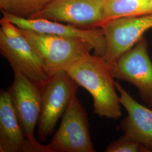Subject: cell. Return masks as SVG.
<instances>
[{
  "instance_id": "obj_17",
  "label": "cell",
  "mask_w": 152,
  "mask_h": 152,
  "mask_svg": "<svg viewBox=\"0 0 152 152\" xmlns=\"http://www.w3.org/2000/svg\"><path fill=\"white\" fill-rule=\"evenodd\" d=\"M102 1H105H105H108V0H102Z\"/></svg>"
},
{
  "instance_id": "obj_15",
  "label": "cell",
  "mask_w": 152,
  "mask_h": 152,
  "mask_svg": "<svg viewBox=\"0 0 152 152\" xmlns=\"http://www.w3.org/2000/svg\"><path fill=\"white\" fill-rule=\"evenodd\" d=\"M106 152H149L140 143L124 135L120 139L110 142L105 149Z\"/></svg>"
},
{
  "instance_id": "obj_12",
  "label": "cell",
  "mask_w": 152,
  "mask_h": 152,
  "mask_svg": "<svg viewBox=\"0 0 152 152\" xmlns=\"http://www.w3.org/2000/svg\"><path fill=\"white\" fill-rule=\"evenodd\" d=\"M0 152H40L22 130L8 90L0 92Z\"/></svg>"
},
{
  "instance_id": "obj_8",
  "label": "cell",
  "mask_w": 152,
  "mask_h": 152,
  "mask_svg": "<svg viewBox=\"0 0 152 152\" xmlns=\"http://www.w3.org/2000/svg\"><path fill=\"white\" fill-rule=\"evenodd\" d=\"M112 67L114 78L134 85L141 100L152 108V61L147 39L144 37L140 38Z\"/></svg>"
},
{
  "instance_id": "obj_14",
  "label": "cell",
  "mask_w": 152,
  "mask_h": 152,
  "mask_svg": "<svg viewBox=\"0 0 152 152\" xmlns=\"http://www.w3.org/2000/svg\"><path fill=\"white\" fill-rule=\"evenodd\" d=\"M53 0H0L1 12L21 18L36 16Z\"/></svg>"
},
{
  "instance_id": "obj_9",
  "label": "cell",
  "mask_w": 152,
  "mask_h": 152,
  "mask_svg": "<svg viewBox=\"0 0 152 152\" xmlns=\"http://www.w3.org/2000/svg\"><path fill=\"white\" fill-rule=\"evenodd\" d=\"M104 4L102 0H53L32 18L49 19L81 28L100 27L105 22Z\"/></svg>"
},
{
  "instance_id": "obj_4",
  "label": "cell",
  "mask_w": 152,
  "mask_h": 152,
  "mask_svg": "<svg viewBox=\"0 0 152 152\" xmlns=\"http://www.w3.org/2000/svg\"><path fill=\"white\" fill-rule=\"evenodd\" d=\"M79 87L65 71L50 76L42 88L41 111L38 122L37 136L45 142L54 131L60 117L65 113Z\"/></svg>"
},
{
  "instance_id": "obj_16",
  "label": "cell",
  "mask_w": 152,
  "mask_h": 152,
  "mask_svg": "<svg viewBox=\"0 0 152 152\" xmlns=\"http://www.w3.org/2000/svg\"><path fill=\"white\" fill-rule=\"evenodd\" d=\"M150 4H151V7L152 11V0H150Z\"/></svg>"
},
{
  "instance_id": "obj_10",
  "label": "cell",
  "mask_w": 152,
  "mask_h": 152,
  "mask_svg": "<svg viewBox=\"0 0 152 152\" xmlns=\"http://www.w3.org/2000/svg\"><path fill=\"white\" fill-rule=\"evenodd\" d=\"M2 15L17 27L36 32L54 34L68 38H77L90 45L95 55L103 56L106 42L103 31L100 27L89 29L77 27L71 24L55 22L42 18L24 19L2 12Z\"/></svg>"
},
{
  "instance_id": "obj_3",
  "label": "cell",
  "mask_w": 152,
  "mask_h": 152,
  "mask_svg": "<svg viewBox=\"0 0 152 152\" xmlns=\"http://www.w3.org/2000/svg\"><path fill=\"white\" fill-rule=\"evenodd\" d=\"M21 30L43 60L51 76L58 72L66 71L84 55L93 51L90 45L79 39Z\"/></svg>"
},
{
  "instance_id": "obj_7",
  "label": "cell",
  "mask_w": 152,
  "mask_h": 152,
  "mask_svg": "<svg viewBox=\"0 0 152 152\" xmlns=\"http://www.w3.org/2000/svg\"><path fill=\"white\" fill-rule=\"evenodd\" d=\"M106 42L103 56L112 66L120 57L135 46L144 34L152 28V12L137 16L115 18L100 26Z\"/></svg>"
},
{
  "instance_id": "obj_2",
  "label": "cell",
  "mask_w": 152,
  "mask_h": 152,
  "mask_svg": "<svg viewBox=\"0 0 152 152\" xmlns=\"http://www.w3.org/2000/svg\"><path fill=\"white\" fill-rule=\"evenodd\" d=\"M0 52L14 72H20L39 87L50 77L46 65L20 28L3 15L0 20Z\"/></svg>"
},
{
  "instance_id": "obj_13",
  "label": "cell",
  "mask_w": 152,
  "mask_h": 152,
  "mask_svg": "<svg viewBox=\"0 0 152 152\" xmlns=\"http://www.w3.org/2000/svg\"><path fill=\"white\" fill-rule=\"evenodd\" d=\"M151 12L150 0H108L104 6L105 22L115 18Z\"/></svg>"
},
{
  "instance_id": "obj_11",
  "label": "cell",
  "mask_w": 152,
  "mask_h": 152,
  "mask_svg": "<svg viewBox=\"0 0 152 152\" xmlns=\"http://www.w3.org/2000/svg\"><path fill=\"white\" fill-rule=\"evenodd\" d=\"M115 87L120 92L121 104L127 112L120 123L124 135L152 152V108L139 103L119 82H115Z\"/></svg>"
},
{
  "instance_id": "obj_1",
  "label": "cell",
  "mask_w": 152,
  "mask_h": 152,
  "mask_svg": "<svg viewBox=\"0 0 152 152\" xmlns=\"http://www.w3.org/2000/svg\"><path fill=\"white\" fill-rule=\"evenodd\" d=\"M65 71L79 87L85 88L91 95L94 113L109 119L121 117V104L112 67L102 56L89 53Z\"/></svg>"
},
{
  "instance_id": "obj_5",
  "label": "cell",
  "mask_w": 152,
  "mask_h": 152,
  "mask_svg": "<svg viewBox=\"0 0 152 152\" xmlns=\"http://www.w3.org/2000/svg\"><path fill=\"white\" fill-rule=\"evenodd\" d=\"M11 102L22 130L29 141L40 152H51L34 136L41 111L42 89L20 72H14V80L8 89Z\"/></svg>"
},
{
  "instance_id": "obj_6",
  "label": "cell",
  "mask_w": 152,
  "mask_h": 152,
  "mask_svg": "<svg viewBox=\"0 0 152 152\" xmlns=\"http://www.w3.org/2000/svg\"><path fill=\"white\" fill-rule=\"evenodd\" d=\"M51 152H96L91 139L87 113L79 99H72L60 126L49 144Z\"/></svg>"
}]
</instances>
